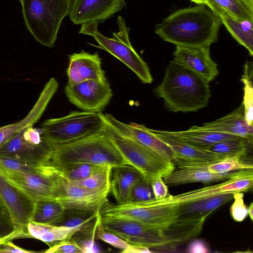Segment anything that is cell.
<instances>
[{"instance_id":"1","label":"cell","mask_w":253,"mask_h":253,"mask_svg":"<svg viewBox=\"0 0 253 253\" xmlns=\"http://www.w3.org/2000/svg\"><path fill=\"white\" fill-rule=\"evenodd\" d=\"M220 17L206 4L179 9L156 25L155 32L176 46H210L216 42Z\"/></svg>"},{"instance_id":"2","label":"cell","mask_w":253,"mask_h":253,"mask_svg":"<svg viewBox=\"0 0 253 253\" xmlns=\"http://www.w3.org/2000/svg\"><path fill=\"white\" fill-rule=\"evenodd\" d=\"M209 82L174 60L154 90L173 112H195L206 107L211 96Z\"/></svg>"},{"instance_id":"3","label":"cell","mask_w":253,"mask_h":253,"mask_svg":"<svg viewBox=\"0 0 253 253\" xmlns=\"http://www.w3.org/2000/svg\"><path fill=\"white\" fill-rule=\"evenodd\" d=\"M78 163L110 166L112 168L130 166L103 131L53 146L42 166L56 169Z\"/></svg>"},{"instance_id":"4","label":"cell","mask_w":253,"mask_h":253,"mask_svg":"<svg viewBox=\"0 0 253 253\" xmlns=\"http://www.w3.org/2000/svg\"><path fill=\"white\" fill-rule=\"evenodd\" d=\"M100 223L104 229L117 235L130 244L158 251L175 252L178 245L187 241L185 230L177 221L167 228L153 227L134 221L102 217L100 218Z\"/></svg>"},{"instance_id":"5","label":"cell","mask_w":253,"mask_h":253,"mask_svg":"<svg viewBox=\"0 0 253 253\" xmlns=\"http://www.w3.org/2000/svg\"><path fill=\"white\" fill-rule=\"evenodd\" d=\"M26 26L42 45L52 47L72 0H19Z\"/></svg>"},{"instance_id":"6","label":"cell","mask_w":253,"mask_h":253,"mask_svg":"<svg viewBox=\"0 0 253 253\" xmlns=\"http://www.w3.org/2000/svg\"><path fill=\"white\" fill-rule=\"evenodd\" d=\"M104 120L103 131L130 166L137 169L149 181L164 178L175 169L174 165L143 146Z\"/></svg>"},{"instance_id":"7","label":"cell","mask_w":253,"mask_h":253,"mask_svg":"<svg viewBox=\"0 0 253 253\" xmlns=\"http://www.w3.org/2000/svg\"><path fill=\"white\" fill-rule=\"evenodd\" d=\"M118 31L112 33L111 38L102 34L98 30V22L90 21L81 25L79 33L92 37L98 46L117 58L132 71L144 84H151L153 78L146 63L136 52L129 38V28L124 19L117 20Z\"/></svg>"},{"instance_id":"8","label":"cell","mask_w":253,"mask_h":253,"mask_svg":"<svg viewBox=\"0 0 253 253\" xmlns=\"http://www.w3.org/2000/svg\"><path fill=\"white\" fill-rule=\"evenodd\" d=\"M101 112L73 111L42 125L44 140L52 146L74 141L103 131L104 120Z\"/></svg>"},{"instance_id":"9","label":"cell","mask_w":253,"mask_h":253,"mask_svg":"<svg viewBox=\"0 0 253 253\" xmlns=\"http://www.w3.org/2000/svg\"><path fill=\"white\" fill-rule=\"evenodd\" d=\"M102 217L134 221L160 228H167L181 216L179 205H155L149 201L114 204L108 201L100 210Z\"/></svg>"},{"instance_id":"10","label":"cell","mask_w":253,"mask_h":253,"mask_svg":"<svg viewBox=\"0 0 253 253\" xmlns=\"http://www.w3.org/2000/svg\"><path fill=\"white\" fill-rule=\"evenodd\" d=\"M0 173L34 202L56 199L58 195V176L45 166H41L34 171H15L0 168Z\"/></svg>"},{"instance_id":"11","label":"cell","mask_w":253,"mask_h":253,"mask_svg":"<svg viewBox=\"0 0 253 253\" xmlns=\"http://www.w3.org/2000/svg\"><path fill=\"white\" fill-rule=\"evenodd\" d=\"M253 169H246L242 173L217 184L204 187L165 198L150 201L155 205L185 204L226 193L245 192L252 189Z\"/></svg>"},{"instance_id":"12","label":"cell","mask_w":253,"mask_h":253,"mask_svg":"<svg viewBox=\"0 0 253 253\" xmlns=\"http://www.w3.org/2000/svg\"><path fill=\"white\" fill-rule=\"evenodd\" d=\"M69 100L83 111L101 112L109 104L113 93L106 78L93 79L65 86Z\"/></svg>"},{"instance_id":"13","label":"cell","mask_w":253,"mask_h":253,"mask_svg":"<svg viewBox=\"0 0 253 253\" xmlns=\"http://www.w3.org/2000/svg\"><path fill=\"white\" fill-rule=\"evenodd\" d=\"M150 130L172 149V163L180 168H198L216 163L230 156L194 146L167 133L165 130Z\"/></svg>"},{"instance_id":"14","label":"cell","mask_w":253,"mask_h":253,"mask_svg":"<svg viewBox=\"0 0 253 253\" xmlns=\"http://www.w3.org/2000/svg\"><path fill=\"white\" fill-rule=\"evenodd\" d=\"M57 176L59 183V191L56 200L59 201L65 209H74L98 211H100L108 201L107 197L110 190L102 191L89 190L73 184L63 178Z\"/></svg>"},{"instance_id":"15","label":"cell","mask_w":253,"mask_h":253,"mask_svg":"<svg viewBox=\"0 0 253 253\" xmlns=\"http://www.w3.org/2000/svg\"><path fill=\"white\" fill-rule=\"evenodd\" d=\"M125 0H72L69 16L76 25L105 21L126 5Z\"/></svg>"},{"instance_id":"16","label":"cell","mask_w":253,"mask_h":253,"mask_svg":"<svg viewBox=\"0 0 253 253\" xmlns=\"http://www.w3.org/2000/svg\"><path fill=\"white\" fill-rule=\"evenodd\" d=\"M210 46H176L173 60L211 82L219 73L217 64L211 57Z\"/></svg>"},{"instance_id":"17","label":"cell","mask_w":253,"mask_h":253,"mask_svg":"<svg viewBox=\"0 0 253 253\" xmlns=\"http://www.w3.org/2000/svg\"><path fill=\"white\" fill-rule=\"evenodd\" d=\"M23 130L15 133L0 146V157L42 166L53 146L44 140L39 144L27 141L23 137Z\"/></svg>"},{"instance_id":"18","label":"cell","mask_w":253,"mask_h":253,"mask_svg":"<svg viewBox=\"0 0 253 253\" xmlns=\"http://www.w3.org/2000/svg\"><path fill=\"white\" fill-rule=\"evenodd\" d=\"M106 121L123 133L143 146L172 162L174 154L170 147L143 125L123 123L109 114H103Z\"/></svg>"},{"instance_id":"19","label":"cell","mask_w":253,"mask_h":253,"mask_svg":"<svg viewBox=\"0 0 253 253\" xmlns=\"http://www.w3.org/2000/svg\"><path fill=\"white\" fill-rule=\"evenodd\" d=\"M0 196L15 224L26 232V227L31 221L35 202L8 182L0 173Z\"/></svg>"},{"instance_id":"20","label":"cell","mask_w":253,"mask_h":253,"mask_svg":"<svg viewBox=\"0 0 253 253\" xmlns=\"http://www.w3.org/2000/svg\"><path fill=\"white\" fill-rule=\"evenodd\" d=\"M58 87L51 78L45 84L36 103L28 114L19 121L0 127V146L18 131L33 125L41 118Z\"/></svg>"},{"instance_id":"21","label":"cell","mask_w":253,"mask_h":253,"mask_svg":"<svg viewBox=\"0 0 253 253\" xmlns=\"http://www.w3.org/2000/svg\"><path fill=\"white\" fill-rule=\"evenodd\" d=\"M66 72L69 84L106 78L98 54L84 50L69 55Z\"/></svg>"},{"instance_id":"22","label":"cell","mask_w":253,"mask_h":253,"mask_svg":"<svg viewBox=\"0 0 253 253\" xmlns=\"http://www.w3.org/2000/svg\"><path fill=\"white\" fill-rule=\"evenodd\" d=\"M246 169L218 173L202 168H180L173 170L164 177V181L169 186H177L187 183L200 182L210 183L223 181L236 176Z\"/></svg>"},{"instance_id":"23","label":"cell","mask_w":253,"mask_h":253,"mask_svg":"<svg viewBox=\"0 0 253 253\" xmlns=\"http://www.w3.org/2000/svg\"><path fill=\"white\" fill-rule=\"evenodd\" d=\"M242 109V108H241ZM241 108L199 127L203 129L230 134L253 140V126L248 124Z\"/></svg>"},{"instance_id":"24","label":"cell","mask_w":253,"mask_h":253,"mask_svg":"<svg viewBox=\"0 0 253 253\" xmlns=\"http://www.w3.org/2000/svg\"><path fill=\"white\" fill-rule=\"evenodd\" d=\"M113 179L110 181V191L117 204L130 201V194L134 185L144 177L141 173L132 166L115 167Z\"/></svg>"},{"instance_id":"25","label":"cell","mask_w":253,"mask_h":253,"mask_svg":"<svg viewBox=\"0 0 253 253\" xmlns=\"http://www.w3.org/2000/svg\"><path fill=\"white\" fill-rule=\"evenodd\" d=\"M80 228L30 222L26 227L28 238L40 240L49 247L61 241L72 239Z\"/></svg>"},{"instance_id":"26","label":"cell","mask_w":253,"mask_h":253,"mask_svg":"<svg viewBox=\"0 0 253 253\" xmlns=\"http://www.w3.org/2000/svg\"><path fill=\"white\" fill-rule=\"evenodd\" d=\"M166 132L194 146L207 150L210 146L217 142L238 136L230 134L203 129L197 126H192L186 130L166 131Z\"/></svg>"},{"instance_id":"27","label":"cell","mask_w":253,"mask_h":253,"mask_svg":"<svg viewBox=\"0 0 253 253\" xmlns=\"http://www.w3.org/2000/svg\"><path fill=\"white\" fill-rule=\"evenodd\" d=\"M232 37L253 55V20L236 18L225 12L216 13Z\"/></svg>"},{"instance_id":"28","label":"cell","mask_w":253,"mask_h":253,"mask_svg":"<svg viewBox=\"0 0 253 253\" xmlns=\"http://www.w3.org/2000/svg\"><path fill=\"white\" fill-rule=\"evenodd\" d=\"M234 193H226L193 202L179 205L181 217H208L215 210L231 200Z\"/></svg>"},{"instance_id":"29","label":"cell","mask_w":253,"mask_h":253,"mask_svg":"<svg viewBox=\"0 0 253 253\" xmlns=\"http://www.w3.org/2000/svg\"><path fill=\"white\" fill-rule=\"evenodd\" d=\"M65 209L56 199L44 200L35 203L31 221L56 225Z\"/></svg>"},{"instance_id":"30","label":"cell","mask_w":253,"mask_h":253,"mask_svg":"<svg viewBox=\"0 0 253 253\" xmlns=\"http://www.w3.org/2000/svg\"><path fill=\"white\" fill-rule=\"evenodd\" d=\"M106 166L89 163H78L56 169L48 168L53 173L67 181H74L85 179Z\"/></svg>"},{"instance_id":"31","label":"cell","mask_w":253,"mask_h":253,"mask_svg":"<svg viewBox=\"0 0 253 253\" xmlns=\"http://www.w3.org/2000/svg\"><path fill=\"white\" fill-rule=\"evenodd\" d=\"M207 4L216 13L225 12L240 19L253 20V10L241 0H205Z\"/></svg>"},{"instance_id":"32","label":"cell","mask_w":253,"mask_h":253,"mask_svg":"<svg viewBox=\"0 0 253 253\" xmlns=\"http://www.w3.org/2000/svg\"><path fill=\"white\" fill-rule=\"evenodd\" d=\"M252 144L253 141L237 136L217 142L210 146L208 150L230 157L242 158L247 155L249 146Z\"/></svg>"},{"instance_id":"33","label":"cell","mask_w":253,"mask_h":253,"mask_svg":"<svg viewBox=\"0 0 253 253\" xmlns=\"http://www.w3.org/2000/svg\"><path fill=\"white\" fill-rule=\"evenodd\" d=\"M112 169L110 166H106L85 179L68 181L75 185L93 191L110 190V177Z\"/></svg>"},{"instance_id":"34","label":"cell","mask_w":253,"mask_h":253,"mask_svg":"<svg viewBox=\"0 0 253 253\" xmlns=\"http://www.w3.org/2000/svg\"><path fill=\"white\" fill-rule=\"evenodd\" d=\"M0 236H13L16 239L27 238L24 230L15 223L8 210L0 196Z\"/></svg>"},{"instance_id":"35","label":"cell","mask_w":253,"mask_h":253,"mask_svg":"<svg viewBox=\"0 0 253 253\" xmlns=\"http://www.w3.org/2000/svg\"><path fill=\"white\" fill-rule=\"evenodd\" d=\"M252 77L249 74V66L246 64L241 81L244 84L243 105L244 117L248 125L253 126V87Z\"/></svg>"},{"instance_id":"36","label":"cell","mask_w":253,"mask_h":253,"mask_svg":"<svg viewBox=\"0 0 253 253\" xmlns=\"http://www.w3.org/2000/svg\"><path fill=\"white\" fill-rule=\"evenodd\" d=\"M238 157H228L219 162L202 168L214 172L226 173L243 169H253L252 164H247L241 161Z\"/></svg>"},{"instance_id":"37","label":"cell","mask_w":253,"mask_h":253,"mask_svg":"<svg viewBox=\"0 0 253 253\" xmlns=\"http://www.w3.org/2000/svg\"><path fill=\"white\" fill-rule=\"evenodd\" d=\"M155 200L151 181L144 178L137 182L133 187L130 194L132 202H144Z\"/></svg>"},{"instance_id":"38","label":"cell","mask_w":253,"mask_h":253,"mask_svg":"<svg viewBox=\"0 0 253 253\" xmlns=\"http://www.w3.org/2000/svg\"><path fill=\"white\" fill-rule=\"evenodd\" d=\"M95 236L98 239L122 251L126 249L129 245V243L117 235L104 229L100 221L96 230Z\"/></svg>"},{"instance_id":"39","label":"cell","mask_w":253,"mask_h":253,"mask_svg":"<svg viewBox=\"0 0 253 253\" xmlns=\"http://www.w3.org/2000/svg\"><path fill=\"white\" fill-rule=\"evenodd\" d=\"M41 166L32 165L17 159L0 157V168L15 171H34Z\"/></svg>"},{"instance_id":"40","label":"cell","mask_w":253,"mask_h":253,"mask_svg":"<svg viewBox=\"0 0 253 253\" xmlns=\"http://www.w3.org/2000/svg\"><path fill=\"white\" fill-rule=\"evenodd\" d=\"M243 192L233 194L234 202L230 208V212L233 219L237 222H242L247 216L248 207L244 203Z\"/></svg>"},{"instance_id":"41","label":"cell","mask_w":253,"mask_h":253,"mask_svg":"<svg viewBox=\"0 0 253 253\" xmlns=\"http://www.w3.org/2000/svg\"><path fill=\"white\" fill-rule=\"evenodd\" d=\"M42 252L45 253H83L81 246L73 239L58 242Z\"/></svg>"},{"instance_id":"42","label":"cell","mask_w":253,"mask_h":253,"mask_svg":"<svg viewBox=\"0 0 253 253\" xmlns=\"http://www.w3.org/2000/svg\"><path fill=\"white\" fill-rule=\"evenodd\" d=\"M151 185L155 200H162L168 196V186L162 177H157L153 179L151 181Z\"/></svg>"},{"instance_id":"43","label":"cell","mask_w":253,"mask_h":253,"mask_svg":"<svg viewBox=\"0 0 253 253\" xmlns=\"http://www.w3.org/2000/svg\"><path fill=\"white\" fill-rule=\"evenodd\" d=\"M37 252L28 250L15 245L11 241L0 244V253H33Z\"/></svg>"},{"instance_id":"44","label":"cell","mask_w":253,"mask_h":253,"mask_svg":"<svg viewBox=\"0 0 253 253\" xmlns=\"http://www.w3.org/2000/svg\"><path fill=\"white\" fill-rule=\"evenodd\" d=\"M210 251L206 243L202 240L192 241L187 246L186 252L188 253H208Z\"/></svg>"},{"instance_id":"45","label":"cell","mask_w":253,"mask_h":253,"mask_svg":"<svg viewBox=\"0 0 253 253\" xmlns=\"http://www.w3.org/2000/svg\"><path fill=\"white\" fill-rule=\"evenodd\" d=\"M121 252L123 253H151L153 252L148 248L129 244L127 248Z\"/></svg>"},{"instance_id":"46","label":"cell","mask_w":253,"mask_h":253,"mask_svg":"<svg viewBox=\"0 0 253 253\" xmlns=\"http://www.w3.org/2000/svg\"><path fill=\"white\" fill-rule=\"evenodd\" d=\"M16 238L13 236H6V237H2L0 236V244L3 243L5 242H7L8 241H12L14 239H16Z\"/></svg>"},{"instance_id":"47","label":"cell","mask_w":253,"mask_h":253,"mask_svg":"<svg viewBox=\"0 0 253 253\" xmlns=\"http://www.w3.org/2000/svg\"><path fill=\"white\" fill-rule=\"evenodd\" d=\"M248 213L250 218L253 220V203L252 202L248 208Z\"/></svg>"},{"instance_id":"48","label":"cell","mask_w":253,"mask_h":253,"mask_svg":"<svg viewBox=\"0 0 253 253\" xmlns=\"http://www.w3.org/2000/svg\"><path fill=\"white\" fill-rule=\"evenodd\" d=\"M248 7L252 10H253V0H241Z\"/></svg>"},{"instance_id":"49","label":"cell","mask_w":253,"mask_h":253,"mask_svg":"<svg viewBox=\"0 0 253 253\" xmlns=\"http://www.w3.org/2000/svg\"><path fill=\"white\" fill-rule=\"evenodd\" d=\"M196 3L199 4H206V2L205 0H190Z\"/></svg>"}]
</instances>
